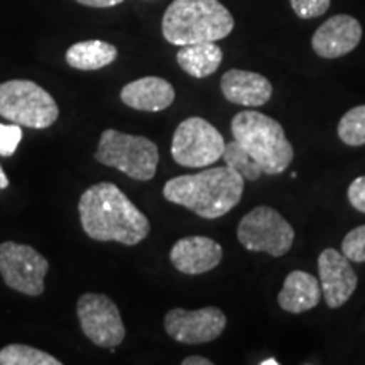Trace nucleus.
<instances>
[{"instance_id":"14","label":"nucleus","mask_w":365,"mask_h":365,"mask_svg":"<svg viewBox=\"0 0 365 365\" xmlns=\"http://www.w3.org/2000/svg\"><path fill=\"white\" fill-rule=\"evenodd\" d=\"M171 262L182 274H205L222 262V245L213 239L202 235L180 239L171 249Z\"/></svg>"},{"instance_id":"9","label":"nucleus","mask_w":365,"mask_h":365,"mask_svg":"<svg viewBox=\"0 0 365 365\" xmlns=\"http://www.w3.org/2000/svg\"><path fill=\"white\" fill-rule=\"evenodd\" d=\"M48 269L49 262L44 255L31 245L17 242L0 244V274L4 282L17 293L27 296L43 294Z\"/></svg>"},{"instance_id":"27","label":"nucleus","mask_w":365,"mask_h":365,"mask_svg":"<svg viewBox=\"0 0 365 365\" xmlns=\"http://www.w3.org/2000/svg\"><path fill=\"white\" fill-rule=\"evenodd\" d=\"M76 2L81 4V6H86V7L105 9V7H115V6H118V4L124 2V0H76Z\"/></svg>"},{"instance_id":"12","label":"nucleus","mask_w":365,"mask_h":365,"mask_svg":"<svg viewBox=\"0 0 365 365\" xmlns=\"http://www.w3.org/2000/svg\"><path fill=\"white\" fill-rule=\"evenodd\" d=\"M318 272L322 294L330 308H340L352 298L357 287V274L344 252L325 249L318 257Z\"/></svg>"},{"instance_id":"13","label":"nucleus","mask_w":365,"mask_h":365,"mask_svg":"<svg viewBox=\"0 0 365 365\" xmlns=\"http://www.w3.org/2000/svg\"><path fill=\"white\" fill-rule=\"evenodd\" d=\"M362 39V26L352 16L339 14L323 22L313 34V51L319 58L335 59L352 53Z\"/></svg>"},{"instance_id":"23","label":"nucleus","mask_w":365,"mask_h":365,"mask_svg":"<svg viewBox=\"0 0 365 365\" xmlns=\"http://www.w3.org/2000/svg\"><path fill=\"white\" fill-rule=\"evenodd\" d=\"M341 252L350 262H365V225L354 228L345 235Z\"/></svg>"},{"instance_id":"16","label":"nucleus","mask_w":365,"mask_h":365,"mask_svg":"<svg viewBox=\"0 0 365 365\" xmlns=\"http://www.w3.org/2000/svg\"><path fill=\"white\" fill-rule=\"evenodd\" d=\"M176 91L168 80L144 76L127 83L120 90V100L127 107L140 112H163L175 102Z\"/></svg>"},{"instance_id":"1","label":"nucleus","mask_w":365,"mask_h":365,"mask_svg":"<svg viewBox=\"0 0 365 365\" xmlns=\"http://www.w3.org/2000/svg\"><path fill=\"white\" fill-rule=\"evenodd\" d=\"M80 222L85 234L98 242L140 244L150 232L148 217L113 182L90 186L78 202Z\"/></svg>"},{"instance_id":"19","label":"nucleus","mask_w":365,"mask_h":365,"mask_svg":"<svg viewBox=\"0 0 365 365\" xmlns=\"http://www.w3.org/2000/svg\"><path fill=\"white\" fill-rule=\"evenodd\" d=\"M118 56L117 48L105 41L91 39L73 44L66 51V63L75 70L95 71L112 65Z\"/></svg>"},{"instance_id":"24","label":"nucleus","mask_w":365,"mask_h":365,"mask_svg":"<svg viewBox=\"0 0 365 365\" xmlns=\"http://www.w3.org/2000/svg\"><path fill=\"white\" fill-rule=\"evenodd\" d=\"M22 129L17 124H0V156L11 158L19 148Z\"/></svg>"},{"instance_id":"15","label":"nucleus","mask_w":365,"mask_h":365,"mask_svg":"<svg viewBox=\"0 0 365 365\" xmlns=\"http://www.w3.org/2000/svg\"><path fill=\"white\" fill-rule=\"evenodd\" d=\"M220 88L228 102L244 107H261L272 97L271 81L259 73L245 70H228L222 76Z\"/></svg>"},{"instance_id":"7","label":"nucleus","mask_w":365,"mask_h":365,"mask_svg":"<svg viewBox=\"0 0 365 365\" xmlns=\"http://www.w3.org/2000/svg\"><path fill=\"white\" fill-rule=\"evenodd\" d=\"M237 239L250 252H266L281 257L293 247L294 228L271 207H257L242 218Z\"/></svg>"},{"instance_id":"25","label":"nucleus","mask_w":365,"mask_h":365,"mask_svg":"<svg viewBox=\"0 0 365 365\" xmlns=\"http://www.w3.org/2000/svg\"><path fill=\"white\" fill-rule=\"evenodd\" d=\"M291 7L301 19H314L330 9V0H291Z\"/></svg>"},{"instance_id":"30","label":"nucleus","mask_w":365,"mask_h":365,"mask_svg":"<svg viewBox=\"0 0 365 365\" xmlns=\"http://www.w3.org/2000/svg\"><path fill=\"white\" fill-rule=\"evenodd\" d=\"M279 362H277V360H274V359H267V360H262L261 362V365H277Z\"/></svg>"},{"instance_id":"5","label":"nucleus","mask_w":365,"mask_h":365,"mask_svg":"<svg viewBox=\"0 0 365 365\" xmlns=\"http://www.w3.org/2000/svg\"><path fill=\"white\" fill-rule=\"evenodd\" d=\"M95 159L135 181H150L158 171L159 149L148 137L107 129L100 135Z\"/></svg>"},{"instance_id":"2","label":"nucleus","mask_w":365,"mask_h":365,"mask_svg":"<svg viewBox=\"0 0 365 365\" xmlns=\"http://www.w3.org/2000/svg\"><path fill=\"white\" fill-rule=\"evenodd\" d=\"M245 180L228 166L203 170L196 175L173 178L164 185L168 202L191 210L198 217L215 220L240 203Z\"/></svg>"},{"instance_id":"29","label":"nucleus","mask_w":365,"mask_h":365,"mask_svg":"<svg viewBox=\"0 0 365 365\" xmlns=\"http://www.w3.org/2000/svg\"><path fill=\"white\" fill-rule=\"evenodd\" d=\"M9 186V178L6 176V173H4L2 166H0V191L6 190Z\"/></svg>"},{"instance_id":"17","label":"nucleus","mask_w":365,"mask_h":365,"mask_svg":"<svg viewBox=\"0 0 365 365\" xmlns=\"http://www.w3.org/2000/svg\"><path fill=\"white\" fill-rule=\"evenodd\" d=\"M322 299V286L318 277L304 271L287 274L282 289L277 296V303L287 313L299 314L317 308Z\"/></svg>"},{"instance_id":"20","label":"nucleus","mask_w":365,"mask_h":365,"mask_svg":"<svg viewBox=\"0 0 365 365\" xmlns=\"http://www.w3.org/2000/svg\"><path fill=\"white\" fill-rule=\"evenodd\" d=\"M0 365H61V362L34 346L12 344L0 350Z\"/></svg>"},{"instance_id":"4","label":"nucleus","mask_w":365,"mask_h":365,"mask_svg":"<svg viewBox=\"0 0 365 365\" xmlns=\"http://www.w3.org/2000/svg\"><path fill=\"white\" fill-rule=\"evenodd\" d=\"M234 139L257 161L264 175H281L293 163L294 149L277 120L266 113L245 110L232 120Z\"/></svg>"},{"instance_id":"6","label":"nucleus","mask_w":365,"mask_h":365,"mask_svg":"<svg viewBox=\"0 0 365 365\" xmlns=\"http://www.w3.org/2000/svg\"><path fill=\"white\" fill-rule=\"evenodd\" d=\"M0 115L21 127L48 129L58 120L56 100L31 80L0 83Z\"/></svg>"},{"instance_id":"22","label":"nucleus","mask_w":365,"mask_h":365,"mask_svg":"<svg viewBox=\"0 0 365 365\" xmlns=\"http://www.w3.org/2000/svg\"><path fill=\"white\" fill-rule=\"evenodd\" d=\"M339 137L346 145L365 144V105H359L341 117Z\"/></svg>"},{"instance_id":"3","label":"nucleus","mask_w":365,"mask_h":365,"mask_svg":"<svg viewBox=\"0 0 365 365\" xmlns=\"http://www.w3.org/2000/svg\"><path fill=\"white\" fill-rule=\"evenodd\" d=\"M234 26L232 14L218 0H175L164 12L163 36L175 46L217 43Z\"/></svg>"},{"instance_id":"21","label":"nucleus","mask_w":365,"mask_h":365,"mask_svg":"<svg viewBox=\"0 0 365 365\" xmlns=\"http://www.w3.org/2000/svg\"><path fill=\"white\" fill-rule=\"evenodd\" d=\"M222 159L225 161V166L232 168V170L239 173V175L247 181L259 180L262 175L261 166L257 161L250 156L242 145L234 139L232 143H225V149H223Z\"/></svg>"},{"instance_id":"26","label":"nucleus","mask_w":365,"mask_h":365,"mask_svg":"<svg viewBox=\"0 0 365 365\" xmlns=\"http://www.w3.org/2000/svg\"><path fill=\"white\" fill-rule=\"evenodd\" d=\"M349 202L355 210L365 213V176H360L349 186Z\"/></svg>"},{"instance_id":"11","label":"nucleus","mask_w":365,"mask_h":365,"mask_svg":"<svg viewBox=\"0 0 365 365\" xmlns=\"http://www.w3.org/2000/svg\"><path fill=\"white\" fill-rule=\"evenodd\" d=\"M227 317L220 308L207 307L202 309L175 308L164 317L166 333L175 341L186 345L208 344L225 331Z\"/></svg>"},{"instance_id":"10","label":"nucleus","mask_w":365,"mask_h":365,"mask_svg":"<svg viewBox=\"0 0 365 365\" xmlns=\"http://www.w3.org/2000/svg\"><path fill=\"white\" fill-rule=\"evenodd\" d=\"M81 331L91 344L112 349L125 339V327L117 304L102 293H85L76 303Z\"/></svg>"},{"instance_id":"18","label":"nucleus","mask_w":365,"mask_h":365,"mask_svg":"<svg viewBox=\"0 0 365 365\" xmlns=\"http://www.w3.org/2000/svg\"><path fill=\"white\" fill-rule=\"evenodd\" d=\"M223 53L215 43H196L181 46L176 54L178 65L182 71L195 78H207L213 75L222 65Z\"/></svg>"},{"instance_id":"8","label":"nucleus","mask_w":365,"mask_h":365,"mask_svg":"<svg viewBox=\"0 0 365 365\" xmlns=\"http://www.w3.org/2000/svg\"><path fill=\"white\" fill-rule=\"evenodd\" d=\"M225 140L215 127L202 117L182 120L175 130L171 156L180 166L207 168L222 159Z\"/></svg>"},{"instance_id":"28","label":"nucleus","mask_w":365,"mask_h":365,"mask_svg":"<svg viewBox=\"0 0 365 365\" xmlns=\"http://www.w3.org/2000/svg\"><path fill=\"white\" fill-rule=\"evenodd\" d=\"M181 364L182 365H212L213 362L205 357H200V355H193V357H186Z\"/></svg>"}]
</instances>
